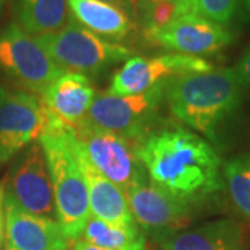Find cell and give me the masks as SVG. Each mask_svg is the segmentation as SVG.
Returning a JSON list of instances; mask_svg holds the SVG:
<instances>
[{
  "instance_id": "6da1fadb",
  "label": "cell",
  "mask_w": 250,
  "mask_h": 250,
  "mask_svg": "<svg viewBox=\"0 0 250 250\" xmlns=\"http://www.w3.org/2000/svg\"><path fill=\"white\" fill-rule=\"evenodd\" d=\"M136 152L150 184L195 208L223 190L220 156L205 138L188 128L154 129Z\"/></svg>"
},
{
  "instance_id": "7a4b0ae2",
  "label": "cell",
  "mask_w": 250,
  "mask_h": 250,
  "mask_svg": "<svg viewBox=\"0 0 250 250\" xmlns=\"http://www.w3.org/2000/svg\"><path fill=\"white\" fill-rule=\"evenodd\" d=\"M242 95L243 85L235 68H213L168 81L164 102L178 121L215 141L238 111Z\"/></svg>"
},
{
  "instance_id": "3957f363",
  "label": "cell",
  "mask_w": 250,
  "mask_h": 250,
  "mask_svg": "<svg viewBox=\"0 0 250 250\" xmlns=\"http://www.w3.org/2000/svg\"><path fill=\"white\" fill-rule=\"evenodd\" d=\"M38 142L43 149L52 178L57 223L68 241H78L92 214L88 188L72 146L70 128L49 116Z\"/></svg>"
},
{
  "instance_id": "277c9868",
  "label": "cell",
  "mask_w": 250,
  "mask_h": 250,
  "mask_svg": "<svg viewBox=\"0 0 250 250\" xmlns=\"http://www.w3.org/2000/svg\"><path fill=\"white\" fill-rule=\"evenodd\" d=\"M68 128L77 150L125 195L136 185L147 182V174L138 157L135 143L85 120Z\"/></svg>"
},
{
  "instance_id": "5b68a950",
  "label": "cell",
  "mask_w": 250,
  "mask_h": 250,
  "mask_svg": "<svg viewBox=\"0 0 250 250\" xmlns=\"http://www.w3.org/2000/svg\"><path fill=\"white\" fill-rule=\"evenodd\" d=\"M38 41L65 72L99 74L135 56L131 49L110 42L80 25L71 16L62 29L52 35L41 36Z\"/></svg>"
},
{
  "instance_id": "8992f818",
  "label": "cell",
  "mask_w": 250,
  "mask_h": 250,
  "mask_svg": "<svg viewBox=\"0 0 250 250\" xmlns=\"http://www.w3.org/2000/svg\"><path fill=\"white\" fill-rule=\"evenodd\" d=\"M167 82L147 92L129 96L99 92L83 120L98 128L120 135L138 146L154 131L153 124L164 102Z\"/></svg>"
},
{
  "instance_id": "52a82bcc",
  "label": "cell",
  "mask_w": 250,
  "mask_h": 250,
  "mask_svg": "<svg viewBox=\"0 0 250 250\" xmlns=\"http://www.w3.org/2000/svg\"><path fill=\"white\" fill-rule=\"evenodd\" d=\"M0 71L31 95H41L65 72L52 60L38 38L18 24H10L0 32Z\"/></svg>"
},
{
  "instance_id": "ba28073f",
  "label": "cell",
  "mask_w": 250,
  "mask_h": 250,
  "mask_svg": "<svg viewBox=\"0 0 250 250\" xmlns=\"http://www.w3.org/2000/svg\"><path fill=\"white\" fill-rule=\"evenodd\" d=\"M213 68L210 62L188 54L166 53L149 59L134 56L114 72L107 92L117 96L139 95L172 78Z\"/></svg>"
},
{
  "instance_id": "9c48e42d",
  "label": "cell",
  "mask_w": 250,
  "mask_h": 250,
  "mask_svg": "<svg viewBox=\"0 0 250 250\" xmlns=\"http://www.w3.org/2000/svg\"><path fill=\"white\" fill-rule=\"evenodd\" d=\"M4 197L29 214L50 218L56 215L52 178L39 142L31 143L17 154L10 168Z\"/></svg>"
},
{
  "instance_id": "30bf717a",
  "label": "cell",
  "mask_w": 250,
  "mask_h": 250,
  "mask_svg": "<svg viewBox=\"0 0 250 250\" xmlns=\"http://www.w3.org/2000/svg\"><path fill=\"white\" fill-rule=\"evenodd\" d=\"M49 121L41 99L27 92L0 98V164L16 157L36 142Z\"/></svg>"
},
{
  "instance_id": "8fae6325",
  "label": "cell",
  "mask_w": 250,
  "mask_h": 250,
  "mask_svg": "<svg viewBox=\"0 0 250 250\" xmlns=\"http://www.w3.org/2000/svg\"><path fill=\"white\" fill-rule=\"evenodd\" d=\"M145 35L152 43L172 50V53L195 57L220 53L233 42V34L228 28L197 13L185 14L164 28L145 32Z\"/></svg>"
},
{
  "instance_id": "7c38bea8",
  "label": "cell",
  "mask_w": 250,
  "mask_h": 250,
  "mask_svg": "<svg viewBox=\"0 0 250 250\" xmlns=\"http://www.w3.org/2000/svg\"><path fill=\"white\" fill-rule=\"evenodd\" d=\"M126 199L135 223L157 241L179 232L196 210L147 182L129 189Z\"/></svg>"
},
{
  "instance_id": "4fadbf2b",
  "label": "cell",
  "mask_w": 250,
  "mask_h": 250,
  "mask_svg": "<svg viewBox=\"0 0 250 250\" xmlns=\"http://www.w3.org/2000/svg\"><path fill=\"white\" fill-rule=\"evenodd\" d=\"M4 250H70V241L57 220L29 214L7 197H4Z\"/></svg>"
},
{
  "instance_id": "5bb4252c",
  "label": "cell",
  "mask_w": 250,
  "mask_h": 250,
  "mask_svg": "<svg viewBox=\"0 0 250 250\" xmlns=\"http://www.w3.org/2000/svg\"><path fill=\"white\" fill-rule=\"evenodd\" d=\"M95 96L88 75L64 72L41 93V102L49 116L72 126L86 117Z\"/></svg>"
},
{
  "instance_id": "9a60e30c",
  "label": "cell",
  "mask_w": 250,
  "mask_h": 250,
  "mask_svg": "<svg viewBox=\"0 0 250 250\" xmlns=\"http://www.w3.org/2000/svg\"><path fill=\"white\" fill-rule=\"evenodd\" d=\"M157 242L161 250H249L245 229L231 218L179 231Z\"/></svg>"
},
{
  "instance_id": "2e32d148",
  "label": "cell",
  "mask_w": 250,
  "mask_h": 250,
  "mask_svg": "<svg viewBox=\"0 0 250 250\" xmlns=\"http://www.w3.org/2000/svg\"><path fill=\"white\" fill-rule=\"evenodd\" d=\"M72 146L77 153L81 171L86 182L92 217L113 224H123V225L136 224L128 205L126 195L116 184L108 181L96 168L90 166L89 161L77 150L74 141H72Z\"/></svg>"
},
{
  "instance_id": "e0dca14e",
  "label": "cell",
  "mask_w": 250,
  "mask_h": 250,
  "mask_svg": "<svg viewBox=\"0 0 250 250\" xmlns=\"http://www.w3.org/2000/svg\"><path fill=\"white\" fill-rule=\"evenodd\" d=\"M67 3L74 21L102 38L121 41L134 28L126 13L100 0H67Z\"/></svg>"
},
{
  "instance_id": "ac0fdd59",
  "label": "cell",
  "mask_w": 250,
  "mask_h": 250,
  "mask_svg": "<svg viewBox=\"0 0 250 250\" xmlns=\"http://www.w3.org/2000/svg\"><path fill=\"white\" fill-rule=\"evenodd\" d=\"M18 25L35 38L52 35L70 21L67 0H17Z\"/></svg>"
},
{
  "instance_id": "d6986e66",
  "label": "cell",
  "mask_w": 250,
  "mask_h": 250,
  "mask_svg": "<svg viewBox=\"0 0 250 250\" xmlns=\"http://www.w3.org/2000/svg\"><path fill=\"white\" fill-rule=\"evenodd\" d=\"M81 239L110 250H146V238L138 224L123 225L90 217Z\"/></svg>"
},
{
  "instance_id": "ffe728a7",
  "label": "cell",
  "mask_w": 250,
  "mask_h": 250,
  "mask_svg": "<svg viewBox=\"0 0 250 250\" xmlns=\"http://www.w3.org/2000/svg\"><path fill=\"white\" fill-rule=\"evenodd\" d=\"M223 177L233 207L250 223V154H239L227 161Z\"/></svg>"
},
{
  "instance_id": "44dd1931",
  "label": "cell",
  "mask_w": 250,
  "mask_h": 250,
  "mask_svg": "<svg viewBox=\"0 0 250 250\" xmlns=\"http://www.w3.org/2000/svg\"><path fill=\"white\" fill-rule=\"evenodd\" d=\"M193 6L195 13L225 28L250 20V0H193Z\"/></svg>"
},
{
  "instance_id": "7402d4cb",
  "label": "cell",
  "mask_w": 250,
  "mask_h": 250,
  "mask_svg": "<svg viewBox=\"0 0 250 250\" xmlns=\"http://www.w3.org/2000/svg\"><path fill=\"white\" fill-rule=\"evenodd\" d=\"M134 3L145 32L164 28L177 18L193 13L175 0H134Z\"/></svg>"
},
{
  "instance_id": "603a6c76",
  "label": "cell",
  "mask_w": 250,
  "mask_h": 250,
  "mask_svg": "<svg viewBox=\"0 0 250 250\" xmlns=\"http://www.w3.org/2000/svg\"><path fill=\"white\" fill-rule=\"evenodd\" d=\"M243 88H250V46L243 52L238 65L235 67Z\"/></svg>"
},
{
  "instance_id": "cb8c5ba5",
  "label": "cell",
  "mask_w": 250,
  "mask_h": 250,
  "mask_svg": "<svg viewBox=\"0 0 250 250\" xmlns=\"http://www.w3.org/2000/svg\"><path fill=\"white\" fill-rule=\"evenodd\" d=\"M103 3H107V4H111L117 9L123 10L124 13H126L129 17L135 16V3L134 0H100Z\"/></svg>"
},
{
  "instance_id": "d4e9b609",
  "label": "cell",
  "mask_w": 250,
  "mask_h": 250,
  "mask_svg": "<svg viewBox=\"0 0 250 250\" xmlns=\"http://www.w3.org/2000/svg\"><path fill=\"white\" fill-rule=\"evenodd\" d=\"M4 241V188L0 184V248Z\"/></svg>"
},
{
  "instance_id": "484cf974",
  "label": "cell",
  "mask_w": 250,
  "mask_h": 250,
  "mask_svg": "<svg viewBox=\"0 0 250 250\" xmlns=\"http://www.w3.org/2000/svg\"><path fill=\"white\" fill-rule=\"evenodd\" d=\"M70 250H110V249H103V248H98V246H93L88 242L82 241V239H78L75 241V243L72 245Z\"/></svg>"
},
{
  "instance_id": "4316f807",
  "label": "cell",
  "mask_w": 250,
  "mask_h": 250,
  "mask_svg": "<svg viewBox=\"0 0 250 250\" xmlns=\"http://www.w3.org/2000/svg\"><path fill=\"white\" fill-rule=\"evenodd\" d=\"M175 1H178L181 4H184V6H187L189 9L192 10L193 13H195V6H193V0H175Z\"/></svg>"
},
{
  "instance_id": "83f0119b",
  "label": "cell",
  "mask_w": 250,
  "mask_h": 250,
  "mask_svg": "<svg viewBox=\"0 0 250 250\" xmlns=\"http://www.w3.org/2000/svg\"><path fill=\"white\" fill-rule=\"evenodd\" d=\"M6 93H9V92L6 90V88H4V85H3V83L0 82V98H1V96H4Z\"/></svg>"
},
{
  "instance_id": "f1b7e54d",
  "label": "cell",
  "mask_w": 250,
  "mask_h": 250,
  "mask_svg": "<svg viewBox=\"0 0 250 250\" xmlns=\"http://www.w3.org/2000/svg\"><path fill=\"white\" fill-rule=\"evenodd\" d=\"M1 3H3V0H0V9H1Z\"/></svg>"
}]
</instances>
